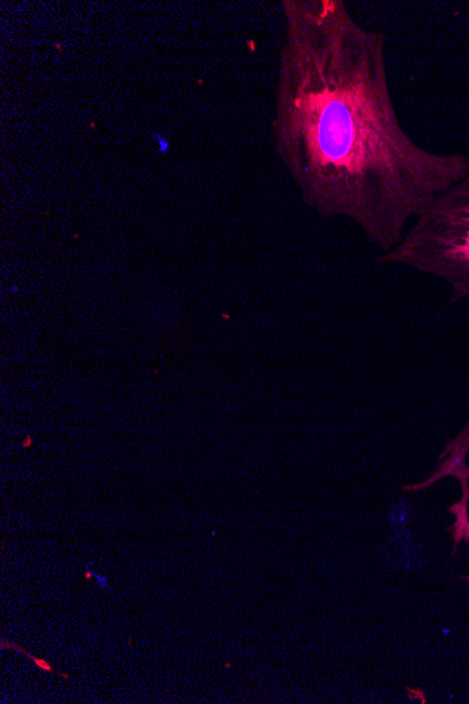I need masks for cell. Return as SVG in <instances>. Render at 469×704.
Returning <instances> with one entry per match:
<instances>
[{"mask_svg":"<svg viewBox=\"0 0 469 704\" xmlns=\"http://www.w3.org/2000/svg\"><path fill=\"white\" fill-rule=\"evenodd\" d=\"M274 151L307 206L346 218L381 252L469 173L464 152L430 151L399 120L387 37L342 0H283Z\"/></svg>","mask_w":469,"mask_h":704,"instance_id":"obj_1","label":"cell"},{"mask_svg":"<svg viewBox=\"0 0 469 704\" xmlns=\"http://www.w3.org/2000/svg\"><path fill=\"white\" fill-rule=\"evenodd\" d=\"M377 262L436 277L450 287V304L469 300V173L418 215Z\"/></svg>","mask_w":469,"mask_h":704,"instance_id":"obj_2","label":"cell"},{"mask_svg":"<svg viewBox=\"0 0 469 704\" xmlns=\"http://www.w3.org/2000/svg\"><path fill=\"white\" fill-rule=\"evenodd\" d=\"M0 648H2V650H15L17 651V653H22L23 655H26V657L29 658L30 661H33L34 664H36V667L40 669V671L47 672V674H58L59 676H61V678L64 679H71V675L57 671V669L52 667L50 662L44 660V658H38L36 657V655L30 654L29 651L24 650V648L20 647V645L12 643V641L2 640V643H0Z\"/></svg>","mask_w":469,"mask_h":704,"instance_id":"obj_3","label":"cell"},{"mask_svg":"<svg viewBox=\"0 0 469 704\" xmlns=\"http://www.w3.org/2000/svg\"><path fill=\"white\" fill-rule=\"evenodd\" d=\"M95 581L97 586H100L102 589H107L109 588L110 582L109 578L106 577V575L103 574H95Z\"/></svg>","mask_w":469,"mask_h":704,"instance_id":"obj_4","label":"cell"},{"mask_svg":"<svg viewBox=\"0 0 469 704\" xmlns=\"http://www.w3.org/2000/svg\"><path fill=\"white\" fill-rule=\"evenodd\" d=\"M93 563L86 564L85 578L90 581V579L95 578L96 572L92 570Z\"/></svg>","mask_w":469,"mask_h":704,"instance_id":"obj_5","label":"cell"},{"mask_svg":"<svg viewBox=\"0 0 469 704\" xmlns=\"http://www.w3.org/2000/svg\"><path fill=\"white\" fill-rule=\"evenodd\" d=\"M31 443H33V439L27 438V439H26V442H24L23 447H30V446H31Z\"/></svg>","mask_w":469,"mask_h":704,"instance_id":"obj_6","label":"cell"}]
</instances>
